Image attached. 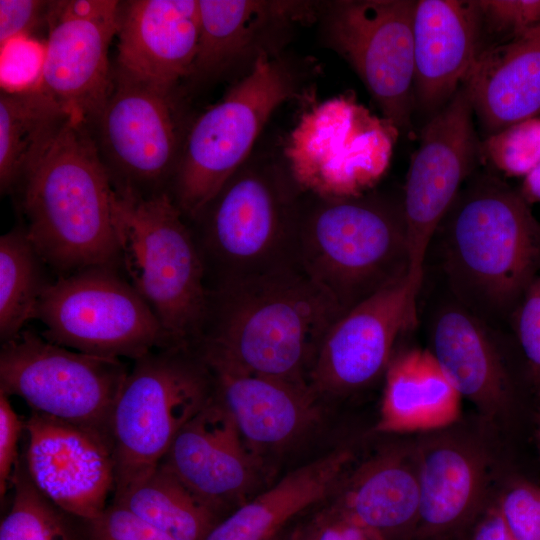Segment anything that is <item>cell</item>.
Listing matches in <instances>:
<instances>
[{"mask_svg": "<svg viewBox=\"0 0 540 540\" xmlns=\"http://www.w3.org/2000/svg\"><path fill=\"white\" fill-rule=\"evenodd\" d=\"M341 315L334 301L292 265L209 289L193 344L209 363L308 386L318 348Z\"/></svg>", "mask_w": 540, "mask_h": 540, "instance_id": "obj_1", "label": "cell"}, {"mask_svg": "<svg viewBox=\"0 0 540 540\" xmlns=\"http://www.w3.org/2000/svg\"><path fill=\"white\" fill-rule=\"evenodd\" d=\"M469 180L433 240L447 293L503 327L540 277V222L520 191L500 178Z\"/></svg>", "mask_w": 540, "mask_h": 540, "instance_id": "obj_2", "label": "cell"}, {"mask_svg": "<svg viewBox=\"0 0 540 540\" xmlns=\"http://www.w3.org/2000/svg\"><path fill=\"white\" fill-rule=\"evenodd\" d=\"M85 124L70 116L21 182L23 227L57 277L121 268L116 187Z\"/></svg>", "mask_w": 540, "mask_h": 540, "instance_id": "obj_3", "label": "cell"}, {"mask_svg": "<svg viewBox=\"0 0 540 540\" xmlns=\"http://www.w3.org/2000/svg\"><path fill=\"white\" fill-rule=\"evenodd\" d=\"M296 259L344 314L409 274L402 198L306 192Z\"/></svg>", "mask_w": 540, "mask_h": 540, "instance_id": "obj_4", "label": "cell"}, {"mask_svg": "<svg viewBox=\"0 0 540 540\" xmlns=\"http://www.w3.org/2000/svg\"><path fill=\"white\" fill-rule=\"evenodd\" d=\"M305 195L286 166L248 159L191 221L207 290L298 265Z\"/></svg>", "mask_w": 540, "mask_h": 540, "instance_id": "obj_5", "label": "cell"}, {"mask_svg": "<svg viewBox=\"0 0 540 540\" xmlns=\"http://www.w3.org/2000/svg\"><path fill=\"white\" fill-rule=\"evenodd\" d=\"M115 217L121 269L175 345L197 340L208 290L189 223L166 190L117 185Z\"/></svg>", "mask_w": 540, "mask_h": 540, "instance_id": "obj_6", "label": "cell"}, {"mask_svg": "<svg viewBox=\"0 0 540 540\" xmlns=\"http://www.w3.org/2000/svg\"><path fill=\"white\" fill-rule=\"evenodd\" d=\"M213 394L211 370L194 344L156 349L133 361L110 420L113 498L160 464L179 431Z\"/></svg>", "mask_w": 540, "mask_h": 540, "instance_id": "obj_7", "label": "cell"}, {"mask_svg": "<svg viewBox=\"0 0 540 540\" xmlns=\"http://www.w3.org/2000/svg\"><path fill=\"white\" fill-rule=\"evenodd\" d=\"M301 72L277 54H262L216 104L191 126L170 193L187 222L194 220L249 159L274 111L301 92Z\"/></svg>", "mask_w": 540, "mask_h": 540, "instance_id": "obj_8", "label": "cell"}, {"mask_svg": "<svg viewBox=\"0 0 540 540\" xmlns=\"http://www.w3.org/2000/svg\"><path fill=\"white\" fill-rule=\"evenodd\" d=\"M119 269L91 266L54 279L35 315L45 326L41 335L82 353L133 361L176 346Z\"/></svg>", "mask_w": 540, "mask_h": 540, "instance_id": "obj_9", "label": "cell"}, {"mask_svg": "<svg viewBox=\"0 0 540 540\" xmlns=\"http://www.w3.org/2000/svg\"><path fill=\"white\" fill-rule=\"evenodd\" d=\"M396 128L349 94L302 112L289 133L286 168L306 192L351 197L368 192L386 170Z\"/></svg>", "mask_w": 540, "mask_h": 540, "instance_id": "obj_10", "label": "cell"}, {"mask_svg": "<svg viewBox=\"0 0 540 540\" xmlns=\"http://www.w3.org/2000/svg\"><path fill=\"white\" fill-rule=\"evenodd\" d=\"M128 372L121 359L75 351L27 329L1 343L0 392L21 397L31 411L110 433Z\"/></svg>", "mask_w": 540, "mask_h": 540, "instance_id": "obj_11", "label": "cell"}, {"mask_svg": "<svg viewBox=\"0 0 540 540\" xmlns=\"http://www.w3.org/2000/svg\"><path fill=\"white\" fill-rule=\"evenodd\" d=\"M417 0H339L323 11L325 43L355 70L397 131L412 127Z\"/></svg>", "mask_w": 540, "mask_h": 540, "instance_id": "obj_12", "label": "cell"}, {"mask_svg": "<svg viewBox=\"0 0 540 540\" xmlns=\"http://www.w3.org/2000/svg\"><path fill=\"white\" fill-rule=\"evenodd\" d=\"M473 118L469 97L461 85L446 106L426 123L411 157L401 198L409 277L419 286L434 235L480 158Z\"/></svg>", "mask_w": 540, "mask_h": 540, "instance_id": "obj_13", "label": "cell"}, {"mask_svg": "<svg viewBox=\"0 0 540 540\" xmlns=\"http://www.w3.org/2000/svg\"><path fill=\"white\" fill-rule=\"evenodd\" d=\"M114 0L52 1L38 87L70 116L99 120L112 90L108 51L119 28Z\"/></svg>", "mask_w": 540, "mask_h": 540, "instance_id": "obj_14", "label": "cell"}, {"mask_svg": "<svg viewBox=\"0 0 540 540\" xmlns=\"http://www.w3.org/2000/svg\"><path fill=\"white\" fill-rule=\"evenodd\" d=\"M420 289L408 274L333 323L307 379L318 399L348 395L385 374L397 338L416 322Z\"/></svg>", "mask_w": 540, "mask_h": 540, "instance_id": "obj_15", "label": "cell"}, {"mask_svg": "<svg viewBox=\"0 0 540 540\" xmlns=\"http://www.w3.org/2000/svg\"><path fill=\"white\" fill-rule=\"evenodd\" d=\"M24 462L35 486L75 519L97 517L115 486L111 433L31 411Z\"/></svg>", "mask_w": 540, "mask_h": 540, "instance_id": "obj_16", "label": "cell"}, {"mask_svg": "<svg viewBox=\"0 0 540 540\" xmlns=\"http://www.w3.org/2000/svg\"><path fill=\"white\" fill-rule=\"evenodd\" d=\"M160 463L222 519L249 500L260 472V457L246 445L215 390L179 431Z\"/></svg>", "mask_w": 540, "mask_h": 540, "instance_id": "obj_17", "label": "cell"}, {"mask_svg": "<svg viewBox=\"0 0 540 540\" xmlns=\"http://www.w3.org/2000/svg\"><path fill=\"white\" fill-rule=\"evenodd\" d=\"M172 95L116 75L98 122L104 147L125 181L138 190L174 174L178 138Z\"/></svg>", "mask_w": 540, "mask_h": 540, "instance_id": "obj_18", "label": "cell"}, {"mask_svg": "<svg viewBox=\"0 0 540 540\" xmlns=\"http://www.w3.org/2000/svg\"><path fill=\"white\" fill-rule=\"evenodd\" d=\"M200 32L198 0H135L120 11L117 74L172 95L188 77Z\"/></svg>", "mask_w": 540, "mask_h": 540, "instance_id": "obj_19", "label": "cell"}, {"mask_svg": "<svg viewBox=\"0 0 540 540\" xmlns=\"http://www.w3.org/2000/svg\"><path fill=\"white\" fill-rule=\"evenodd\" d=\"M429 351L461 397L481 413L503 411L514 394L500 327L479 318L449 293L428 321Z\"/></svg>", "mask_w": 540, "mask_h": 540, "instance_id": "obj_20", "label": "cell"}, {"mask_svg": "<svg viewBox=\"0 0 540 540\" xmlns=\"http://www.w3.org/2000/svg\"><path fill=\"white\" fill-rule=\"evenodd\" d=\"M200 32L189 78L206 81L250 58L275 55L296 24L313 18L312 2L198 0Z\"/></svg>", "mask_w": 540, "mask_h": 540, "instance_id": "obj_21", "label": "cell"}, {"mask_svg": "<svg viewBox=\"0 0 540 540\" xmlns=\"http://www.w3.org/2000/svg\"><path fill=\"white\" fill-rule=\"evenodd\" d=\"M414 106L440 111L482 50L478 0H417L413 17Z\"/></svg>", "mask_w": 540, "mask_h": 540, "instance_id": "obj_22", "label": "cell"}, {"mask_svg": "<svg viewBox=\"0 0 540 540\" xmlns=\"http://www.w3.org/2000/svg\"><path fill=\"white\" fill-rule=\"evenodd\" d=\"M206 363L217 397L258 457L287 447L316 423L318 398L308 386Z\"/></svg>", "mask_w": 540, "mask_h": 540, "instance_id": "obj_23", "label": "cell"}, {"mask_svg": "<svg viewBox=\"0 0 540 540\" xmlns=\"http://www.w3.org/2000/svg\"><path fill=\"white\" fill-rule=\"evenodd\" d=\"M462 86L487 136L540 116V24L481 50Z\"/></svg>", "mask_w": 540, "mask_h": 540, "instance_id": "obj_24", "label": "cell"}, {"mask_svg": "<svg viewBox=\"0 0 540 540\" xmlns=\"http://www.w3.org/2000/svg\"><path fill=\"white\" fill-rule=\"evenodd\" d=\"M331 501L347 517L385 540L414 538L419 515L417 458L389 449L342 480Z\"/></svg>", "mask_w": 540, "mask_h": 540, "instance_id": "obj_25", "label": "cell"}, {"mask_svg": "<svg viewBox=\"0 0 540 540\" xmlns=\"http://www.w3.org/2000/svg\"><path fill=\"white\" fill-rule=\"evenodd\" d=\"M352 457L338 448L292 470L221 519L204 540H275L295 517L335 493Z\"/></svg>", "mask_w": 540, "mask_h": 540, "instance_id": "obj_26", "label": "cell"}, {"mask_svg": "<svg viewBox=\"0 0 540 540\" xmlns=\"http://www.w3.org/2000/svg\"><path fill=\"white\" fill-rule=\"evenodd\" d=\"M419 515L414 538L453 533L476 514L486 472L472 448L453 440L436 441L417 456Z\"/></svg>", "mask_w": 540, "mask_h": 540, "instance_id": "obj_27", "label": "cell"}, {"mask_svg": "<svg viewBox=\"0 0 540 540\" xmlns=\"http://www.w3.org/2000/svg\"><path fill=\"white\" fill-rule=\"evenodd\" d=\"M384 375L378 431L437 430L458 418L462 397L428 349L404 352Z\"/></svg>", "mask_w": 540, "mask_h": 540, "instance_id": "obj_28", "label": "cell"}, {"mask_svg": "<svg viewBox=\"0 0 540 540\" xmlns=\"http://www.w3.org/2000/svg\"><path fill=\"white\" fill-rule=\"evenodd\" d=\"M70 115L39 88L0 96V188L19 185Z\"/></svg>", "mask_w": 540, "mask_h": 540, "instance_id": "obj_29", "label": "cell"}, {"mask_svg": "<svg viewBox=\"0 0 540 540\" xmlns=\"http://www.w3.org/2000/svg\"><path fill=\"white\" fill-rule=\"evenodd\" d=\"M112 502L174 540H204L222 519L162 463Z\"/></svg>", "mask_w": 540, "mask_h": 540, "instance_id": "obj_30", "label": "cell"}, {"mask_svg": "<svg viewBox=\"0 0 540 540\" xmlns=\"http://www.w3.org/2000/svg\"><path fill=\"white\" fill-rule=\"evenodd\" d=\"M48 268L22 226L0 237V339L1 343L19 334L35 319L40 299L52 282Z\"/></svg>", "mask_w": 540, "mask_h": 540, "instance_id": "obj_31", "label": "cell"}, {"mask_svg": "<svg viewBox=\"0 0 540 540\" xmlns=\"http://www.w3.org/2000/svg\"><path fill=\"white\" fill-rule=\"evenodd\" d=\"M10 485L12 499L0 524V540H80L70 516L33 483L19 459Z\"/></svg>", "mask_w": 540, "mask_h": 540, "instance_id": "obj_32", "label": "cell"}, {"mask_svg": "<svg viewBox=\"0 0 540 540\" xmlns=\"http://www.w3.org/2000/svg\"><path fill=\"white\" fill-rule=\"evenodd\" d=\"M479 157L507 176L525 177L540 163V116L486 136Z\"/></svg>", "mask_w": 540, "mask_h": 540, "instance_id": "obj_33", "label": "cell"}, {"mask_svg": "<svg viewBox=\"0 0 540 540\" xmlns=\"http://www.w3.org/2000/svg\"><path fill=\"white\" fill-rule=\"evenodd\" d=\"M79 520L80 540H174L126 507L111 502L97 517Z\"/></svg>", "mask_w": 540, "mask_h": 540, "instance_id": "obj_34", "label": "cell"}, {"mask_svg": "<svg viewBox=\"0 0 540 540\" xmlns=\"http://www.w3.org/2000/svg\"><path fill=\"white\" fill-rule=\"evenodd\" d=\"M478 5L482 41L489 34L504 42L540 24V0H478Z\"/></svg>", "mask_w": 540, "mask_h": 540, "instance_id": "obj_35", "label": "cell"}, {"mask_svg": "<svg viewBox=\"0 0 540 540\" xmlns=\"http://www.w3.org/2000/svg\"><path fill=\"white\" fill-rule=\"evenodd\" d=\"M515 540H540V487L518 482L497 505Z\"/></svg>", "mask_w": 540, "mask_h": 540, "instance_id": "obj_36", "label": "cell"}, {"mask_svg": "<svg viewBox=\"0 0 540 540\" xmlns=\"http://www.w3.org/2000/svg\"><path fill=\"white\" fill-rule=\"evenodd\" d=\"M1 83L4 90L17 92L37 88L40 80L43 51L26 37L12 40L1 47Z\"/></svg>", "mask_w": 540, "mask_h": 540, "instance_id": "obj_37", "label": "cell"}, {"mask_svg": "<svg viewBox=\"0 0 540 540\" xmlns=\"http://www.w3.org/2000/svg\"><path fill=\"white\" fill-rule=\"evenodd\" d=\"M298 524L309 540H385L377 531L347 517L332 502Z\"/></svg>", "mask_w": 540, "mask_h": 540, "instance_id": "obj_38", "label": "cell"}, {"mask_svg": "<svg viewBox=\"0 0 540 540\" xmlns=\"http://www.w3.org/2000/svg\"><path fill=\"white\" fill-rule=\"evenodd\" d=\"M510 323L532 375L540 385V293L534 286L516 308Z\"/></svg>", "mask_w": 540, "mask_h": 540, "instance_id": "obj_39", "label": "cell"}, {"mask_svg": "<svg viewBox=\"0 0 540 540\" xmlns=\"http://www.w3.org/2000/svg\"><path fill=\"white\" fill-rule=\"evenodd\" d=\"M52 1L0 0V44L26 37L40 22H47Z\"/></svg>", "mask_w": 540, "mask_h": 540, "instance_id": "obj_40", "label": "cell"}, {"mask_svg": "<svg viewBox=\"0 0 540 540\" xmlns=\"http://www.w3.org/2000/svg\"><path fill=\"white\" fill-rule=\"evenodd\" d=\"M24 422L19 418L9 401V396L0 392V494L6 495L15 467L19 461L17 448Z\"/></svg>", "mask_w": 540, "mask_h": 540, "instance_id": "obj_41", "label": "cell"}, {"mask_svg": "<svg viewBox=\"0 0 540 540\" xmlns=\"http://www.w3.org/2000/svg\"><path fill=\"white\" fill-rule=\"evenodd\" d=\"M472 540H515L496 506L477 525Z\"/></svg>", "mask_w": 540, "mask_h": 540, "instance_id": "obj_42", "label": "cell"}, {"mask_svg": "<svg viewBox=\"0 0 540 540\" xmlns=\"http://www.w3.org/2000/svg\"><path fill=\"white\" fill-rule=\"evenodd\" d=\"M519 191L528 204L540 202V163L524 177Z\"/></svg>", "mask_w": 540, "mask_h": 540, "instance_id": "obj_43", "label": "cell"}, {"mask_svg": "<svg viewBox=\"0 0 540 540\" xmlns=\"http://www.w3.org/2000/svg\"><path fill=\"white\" fill-rule=\"evenodd\" d=\"M275 540H309L300 527V525L297 523L294 525V527L290 530H288L286 533L285 531L281 532V534L275 539Z\"/></svg>", "mask_w": 540, "mask_h": 540, "instance_id": "obj_44", "label": "cell"}, {"mask_svg": "<svg viewBox=\"0 0 540 540\" xmlns=\"http://www.w3.org/2000/svg\"><path fill=\"white\" fill-rule=\"evenodd\" d=\"M538 386H539V391H540V385ZM537 441L540 448V412H539V418H538Z\"/></svg>", "mask_w": 540, "mask_h": 540, "instance_id": "obj_45", "label": "cell"}, {"mask_svg": "<svg viewBox=\"0 0 540 540\" xmlns=\"http://www.w3.org/2000/svg\"><path fill=\"white\" fill-rule=\"evenodd\" d=\"M533 286L540 293V277H538V279L536 280Z\"/></svg>", "mask_w": 540, "mask_h": 540, "instance_id": "obj_46", "label": "cell"}]
</instances>
